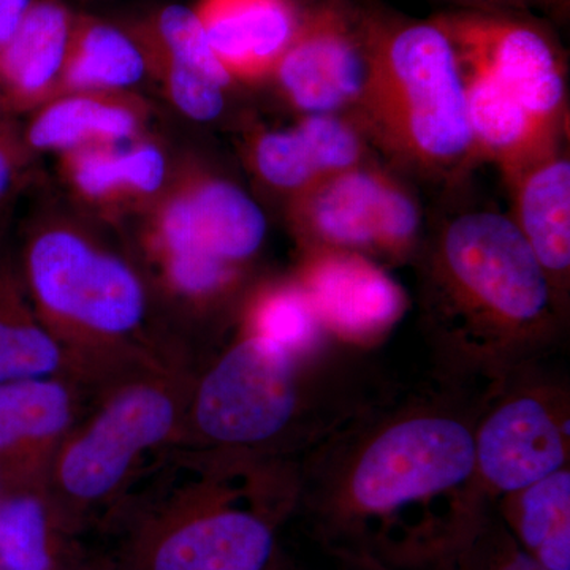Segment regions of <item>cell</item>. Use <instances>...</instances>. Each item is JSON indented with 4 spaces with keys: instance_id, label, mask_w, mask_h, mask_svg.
<instances>
[{
    "instance_id": "1",
    "label": "cell",
    "mask_w": 570,
    "mask_h": 570,
    "mask_svg": "<svg viewBox=\"0 0 570 570\" xmlns=\"http://www.w3.org/2000/svg\"><path fill=\"white\" fill-rule=\"evenodd\" d=\"M497 387L426 374L400 384L295 464V509L321 551L387 560L417 510L420 528L395 568L407 569L471 480L475 431Z\"/></svg>"
},
{
    "instance_id": "2",
    "label": "cell",
    "mask_w": 570,
    "mask_h": 570,
    "mask_svg": "<svg viewBox=\"0 0 570 570\" xmlns=\"http://www.w3.org/2000/svg\"><path fill=\"white\" fill-rule=\"evenodd\" d=\"M400 385L377 351H291L238 328L194 371L174 452L236 466L296 464Z\"/></svg>"
},
{
    "instance_id": "3",
    "label": "cell",
    "mask_w": 570,
    "mask_h": 570,
    "mask_svg": "<svg viewBox=\"0 0 570 570\" xmlns=\"http://www.w3.org/2000/svg\"><path fill=\"white\" fill-rule=\"evenodd\" d=\"M412 264L431 376L499 387L568 346L569 314L512 217L455 214L423 235Z\"/></svg>"
},
{
    "instance_id": "4",
    "label": "cell",
    "mask_w": 570,
    "mask_h": 570,
    "mask_svg": "<svg viewBox=\"0 0 570 570\" xmlns=\"http://www.w3.org/2000/svg\"><path fill=\"white\" fill-rule=\"evenodd\" d=\"M17 265L41 324L92 387L149 367L194 370L174 337L153 325L140 272L80 228H33Z\"/></svg>"
},
{
    "instance_id": "5",
    "label": "cell",
    "mask_w": 570,
    "mask_h": 570,
    "mask_svg": "<svg viewBox=\"0 0 570 570\" xmlns=\"http://www.w3.org/2000/svg\"><path fill=\"white\" fill-rule=\"evenodd\" d=\"M365 91L354 122L401 167L450 178L475 164L466 91L448 33L428 21L355 7Z\"/></svg>"
},
{
    "instance_id": "6",
    "label": "cell",
    "mask_w": 570,
    "mask_h": 570,
    "mask_svg": "<svg viewBox=\"0 0 570 570\" xmlns=\"http://www.w3.org/2000/svg\"><path fill=\"white\" fill-rule=\"evenodd\" d=\"M175 455V453H174ZM194 479L135 521L118 570H265L295 508L294 464L235 466L186 459Z\"/></svg>"
},
{
    "instance_id": "7",
    "label": "cell",
    "mask_w": 570,
    "mask_h": 570,
    "mask_svg": "<svg viewBox=\"0 0 570 570\" xmlns=\"http://www.w3.org/2000/svg\"><path fill=\"white\" fill-rule=\"evenodd\" d=\"M195 370L149 367L94 397L56 450L43 491L63 527L78 534L97 513L118 508L149 456H167L181 436Z\"/></svg>"
},
{
    "instance_id": "8",
    "label": "cell",
    "mask_w": 570,
    "mask_h": 570,
    "mask_svg": "<svg viewBox=\"0 0 570 570\" xmlns=\"http://www.w3.org/2000/svg\"><path fill=\"white\" fill-rule=\"evenodd\" d=\"M570 468V379L549 362L494 389L475 431L472 478L463 493L498 502Z\"/></svg>"
},
{
    "instance_id": "9",
    "label": "cell",
    "mask_w": 570,
    "mask_h": 570,
    "mask_svg": "<svg viewBox=\"0 0 570 570\" xmlns=\"http://www.w3.org/2000/svg\"><path fill=\"white\" fill-rule=\"evenodd\" d=\"M288 219L302 250H348L384 266L414 261L423 238L417 202L367 164L294 195Z\"/></svg>"
},
{
    "instance_id": "10",
    "label": "cell",
    "mask_w": 570,
    "mask_h": 570,
    "mask_svg": "<svg viewBox=\"0 0 570 570\" xmlns=\"http://www.w3.org/2000/svg\"><path fill=\"white\" fill-rule=\"evenodd\" d=\"M433 20L448 33L463 66L478 67L540 121L564 126L568 88L560 48L546 28L520 11H444Z\"/></svg>"
},
{
    "instance_id": "11",
    "label": "cell",
    "mask_w": 570,
    "mask_h": 570,
    "mask_svg": "<svg viewBox=\"0 0 570 570\" xmlns=\"http://www.w3.org/2000/svg\"><path fill=\"white\" fill-rule=\"evenodd\" d=\"M272 77L303 116L355 111L365 91L367 62L354 6L317 0L302 9L294 40Z\"/></svg>"
},
{
    "instance_id": "12",
    "label": "cell",
    "mask_w": 570,
    "mask_h": 570,
    "mask_svg": "<svg viewBox=\"0 0 570 570\" xmlns=\"http://www.w3.org/2000/svg\"><path fill=\"white\" fill-rule=\"evenodd\" d=\"M261 206L219 176H190L156 209L148 243L153 258L200 254L249 268L266 238Z\"/></svg>"
},
{
    "instance_id": "13",
    "label": "cell",
    "mask_w": 570,
    "mask_h": 570,
    "mask_svg": "<svg viewBox=\"0 0 570 570\" xmlns=\"http://www.w3.org/2000/svg\"><path fill=\"white\" fill-rule=\"evenodd\" d=\"M294 277L309 296L325 332L351 346L377 351L409 307L403 285L366 255L302 250Z\"/></svg>"
},
{
    "instance_id": "14",
    "label": "cell",
    "mask_w": 570,
    "mask_h": 570,
    "mask_svg": "<svg viewBox=\"0 0 570 570\" xmlns=\"http://www.w3.org/2000/svg\"><path fill=\"white\" fill-rule=\"evenodd\" d=\"M100 390L69 377L0 385V490L43 489L56 450Z\"/></svg>"
},
{
    "instance_id": "15",
    "label": "cell",
    "mask_w": 570,
    "mask_h": 570,
    "mask_svg": "<svg viewBox=\"0 0 570 570\" xmlns=\"http://www.w3.org/2000/svg\"><path fill=\"white\" fill-rule=\"evenodd\" d=\"M194 10L217 59L243 81L272 77L302 20L295 0H200Z\"/></svg>"
},
{
    "instance_id": "16",
    "label": "cell",
    "mask_w": 570,
    "mask_h": 570,
    "mask_svg": "<svg viewBox=\"0 0 570 570\" xmlns=\"http://www.w3.org/2000/svg\"><path fill=\"white\" fill-rule=\"evenodd\" d=\"M460 67L475 159L497 164L510 183L531 165L558 151L560 130L535 118L485 71L463 63Z\"/></svg>"
},
{
    "instance_id": "17",
    "label": "cell",
    "mask_w": 570,
    "mask_h": 570,
    "mask_svg": "<svg viewBox=\"0 0 570 570\" xmlns=\"http://www.w3.org/2000/svg\"><path fill=\"white\" fill-rule=\"evenodd\" d=\"M512 220L542 266L558 303H570V163L551 153L508 183Z\"/></svg>"
},
{
    "instance_id": "18",
    "label": "cell",
    "mask_w": 570,
    "mask_h": 570,
    "mask_svg": "<svg viewBox=\"0 0 570 570\" xmlns=\"http://www.w3.org/2000/svg\"><path fill=\"white\" fill-rule=\"evenodd\" d=\"M73 32L69 11L58 0H32L24 18L0 50V105L11 112L32 110L61 91Z\"/></svg>"
},
{
    "instance_id": "19",
    "label": "cell",
    "mask_w": 570,
    "mask_h": 570,
    "mask_svg": "<svg viewBox=\"0 0 570 570\" xmlns=\"http://www.w3.org/2000/svg\"><path fill=\"white\" fill-rule=\"evenodd\" d=\"M351 159V141L328 115H306L291 129L258 135L253 145L255 171L269 187L294 195L341 174Z\"/></svg>"
},
{
    "instance_id": "20",
    "label": "cell",
    "mask_w": 570,
    "mask_h": 570,
    "mask_svg": "<svg viewBox=\"0 0 570 570\" xmlns=\"http://www.w3.org/2000/svg\"><path fill=\"white\" fill-rule=\"evenodd\" d=\"M142 126L141 105L118 92H73L41 105L22 132L29 151L126 145Z\"/></svg>"
},
{
    "instance_id": "21",
    "label": "cell",
    "mask_w": 570,
    "mask_h": 570,
    "mask_svg": "<svg viewBox=\"0 0 570 570\" xmlns=\"http://www.w3.org/2000/svg\"><path fill=\"white\" fill-rule=\"evenodd\" d=\"M47 377L88 384L62 344L41 324L13 258L0 255V385Z\"/></svg>"
},
{
    "instance_id": "22",
    "label": "cell",
    "mask_w": 570,
    "mask_h": 570,
    "mask_svg": "<svg viewBox=\"0 0 570 570\" xmlns=\"http://www.w3.org/2000/svg\"><path fill=\"white\" fill-rule=\"evenodd\" d=\"M71 187L81 198L104 206L151 200L167 181V157L148 141L88 146L63 154Z\"/></svg>"
},
{
    "instance_id": "23",
    "label": "cell",
    "mask_w": 570,
    "mask_h": 570,
    "mask_svg": "<svg viewBox=\"0 0 570 570\" xmlns=\"http://www.w3.org/2000/svg\"><path fill=\"white\" fill-rule=\"evenodd\" d=\"M73 538L43 489L0 490L3 570H80Z\"/></svg>"
},
{
    "instance_id": "24",
    "label": "cell",
    "mask_w": 570,
    "mask_h": 570,
    "mask_svg": "<svg viewBox=\"0 0 570 570\" xmlns=\"http://www.w3.org/2000/svg\"><path fill=\"white\" fill-rule=\"evenodd\" d=\"M512 538L547 570H570V468L499 499Z\"/></svg>"
},
{
    "instance_id": "25",
    "label": "cell",
    "mask_w": 570,
    "mask_h": 570,
    "mask_svg": "<svg viewBox=\"0 0 570 570\" xmlns=\"http://www.w3.org/2000/svg\"><path fill=\"white\" fill-rule=\"evenodd\" d=\"M148 67V55L127 33L104 22H85L73 26L61 91L119 92L138 85Z\"/></svg>"
},
{
    "instance_id": "26",
    "label": "cell",
    "mask_w": 570,
    "mask_h": 570,
    "mask_svg": "<svg viewBox=\"0 0 570 570\" xmlns=\"http://www.w3.org/2000/svg\"><path fill=\"white\" fill-rule=\"evenodd\" d=\"M238 328L291 351H311L332 340L294 276L255 285L243 305Z\"/></svg>"
},
{
    "instance_id": "27",
    "label": "cell",
    "mask_w": 570,
    "mask_h": 570,
    "mask_svg": "<svg viewBox=\"0 0 570 570\" xmlns=\"http://www.w3.org/2000/svg\"><path fill=\"white\" fill-rule=\"evenodd\" d=\"M497 504L483 510L474 527L448 551L436 570H547L512 538Z\"/></svg>"
},
{
    "instance_id": "28",
    "label": "cell",
    "mask_w": 570,
    "mask_h": 570,
    "mask_svg": "<svg viewBox=\"0 0 570 570\" xmlns=\"http://www.w3.org/2000/svg\"><path fill=\"white\" fill-rule=\"evenodd\" d=\"M156 56L181 63L228 89L234 82L206 37L204 26L194 9L184 6L165 7L154 22Z\"/></svg>"
},
{
    "instance_id": "29",
    "label": "cell",
    "mask_w": 570,
    "mask_h": 570,
    "mask_svg": "<svg viewBox=\"0 0 570 570\" xmlns=\"http://www.w3.org/2000/svg\"><path fill=\"white\" fill-rule=\"evenodd\" d=\"M148 61H156L168 97L184 115L202 122L213 121L223 115L227 88L170 59L151 55Z\"/></svg>"
},
{
    "instance_id": "30",
    "label": "cell",
    "mask_w": 570,
    "mask_h": 570,
    "mask_svg": "<svg viewBox=\"0 0 570 570\" xmlns=\"http://www.w3.org/2000/svg\"><path fill=\"white\" fill-rule=\"evenodd\" d=\"M29 151L22 132L11 121L10 112L0 105V209L18 189L29 164Z\"/></svg>"
},
{
    "instance_id": "31",
    "label": "cell",
    "mask_w": 570,
    "mask_h": 570,
    "mask_svg": "<svg viewBox=\"0 0 570 570\" xmlns=\"http://www.w3.org/2000/svg\"><path fill=\"white\" fill-rule=\"evenodd\" d=\"M322 554H324V562L317 570H401L379 560L373 554L356 553V551L330 550L322 551Z\"/></svg>"
},
{
    "instance_id": "32",
    "label": "cell",
    "mask_w": 570,
    "mask_h": 570,
    "mask_svg": "<svg viewBox=\"0 0 570 570\" xmlns=\"http://www.w3.org/2000/svg\"><path fill=\"white\" fill-rule=\"evenodd\" d=\"M463 7L471 9H499L521 11L539 7L551 11H564L568 0H460Z\"/></svg>"
},
{
    "instance_id": "33",
    "label": "cell",
    "mask_w": 570,
    "mask_h": 570,
    "mask_svg": "<svg viewBox=\"0 0 570 570\" xmlns=\"http://www.w3.org/2000/svg\"><path fill=\"white\" fill-rule=\"evenodd\" d=\"M31 3L32 0H0V50L17 31Z\"/></svg>"
},
{
    "instance_id": "34",
    "label": "cell",
    "mask_w": 570,
    "mask_h": 570,
    "mask_svg": "<svg viewBox=\"0 0 570 570\" xmlns=\"http://www.w3.org/2000/svg\"><path fill=\"white\" fill-rule=\"evenodd\" d=\"M265 570H298L295 568L294 562L288 560L287 554L284 550H281L275 558V561L268 566Z\"/></svg>"
},
{
    "instance_id": "35",
    "label": "cell",
    "mask_w": 570,
    "mask_h": 570,
    "mask_svg": "<svg viewBox=\"0 0 570 570\" xmlns=\"http://www.w3.org/2000/svg\"><path fill=\"white\" fill-rule=\"evenodd\" d=\"M3 209H0V214H2Z\"/></svg>"
},
{
    "instance_id": "36",
    "label": "cell",
    "mask_w": 570,
    "mask_h": 570,
    "mask_svg": "<svg viewBox=\"0 0 570 570\" xmlns=\"http://www.w3.org/2000/svg\"><path fill=\"white\" fill-rule=\"evenodd\" d=\"M0 570H3L2 568H0Z\"/></svg>"
}]
</instances>
